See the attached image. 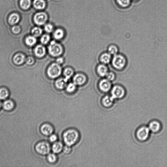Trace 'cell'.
<instances>
[{
	"mask_svg": "<svg viewBox=\"0 0 167 167\" xmlns=\"http://www.w3.org/2000/svg\"><path fill=\"white\" fill-rule=\"evenodd\" d=\"M9 95V92L8 89L5 88H0V100H6Z\"/></svg>",
	"mask_w": 167,
	"mask_h": 167,
	"instance_id": "24",
	"label": "cell"
},
{
	"mask_svg": "<svg viewBox=\"0 0 167 167\" xmlns=\"http://www.w3.org/2000/svg\"><path fill=\"white\" fill-rule=\"evenodd\" d=\"M150 131L148 127L142 126L140 128L136 133L138 139L141 141H145L149 138Z\"/></svg>",
	"mask_w": 167,
	"mask_h": 167,
	"instance_id": "7",
	"label": "cell"
},
{
	"mask_svg": "<svg viewBox=\"0 0 167 167\" xmlns=\"http://www.w3.org/2000/svg\"><path fill=\"white\" fill-rule=\"evenodd\" d=\"M87 81L86 76L82 73H76L73 78V82L77 86H82Z\"/></svg>",
	"mask_w": 167,
	"mask_h": 167,
	"instance_id": "9",
	"label": "cell"
},
{
	"mask_svg": "<svg viewBox=\"0 0 167 167\" xmlns=\"http://www.w3.org/2000/svg\"><path fill=\"white\" fill-rule=\"evenodd\" d=\"M19 20V17L17 14L14 13L10 15L9 18V22L11 25H13L17 24Z\"/></svg>",
	"mask_w": 167,
	"mask_h": 167,
	"instance_id": "25",
	"label": "cell"
},
{
	"mask_svg": "<svg viewBox=\"0 0 167 167\" xmlns=\"http://www.w3.org/2000/svg\"><path fill=\"white\" fill-rule=\"evenodd\" d=\"M115 99L111 96L106 95L103 98L102 103L103 105L106 107H111L113 104Z\"/></svg>",
	"mask_w": 167,
	"mask_h": 167,
	"instance_id": "17",
	"label": "cell"
},
{
	"mask_svg": "<svg viewBox=\"0 0 167 167\" xmlns=\"http://www.w3.org/2000/svg\"><path fill=\"white\" fill-rule=\"evenodd\" d=\"M76 85L73 82L70 83L66 86V90L69 93H72L76 91Z\"/></svg>",
	"mask_w": 167,
	"mask_h": 167,
	"instance_id": "29",
	"label": "cell"
},
{
	"mask_svg": "<svg viewBox=\"0 0 167 167\" xmlns=\"http://www.w3.org/2000/svg\"><path fill=\"white\" fill-rule=\"evenodd\" d=\"M48 16L44 12H40L37 13L35 15L34 19L36 24L39 26L44 25L48 20Z\"/></svg>",
	"mask_w": 167,
	"mask_h": 167,
	"instance_id": "10",
	"label": "cell"
},
{
	"mask_svg": "<svg viewBox=\"0 0 167 167\" xmlns=\"http://www.w3.org/2000/svg\"><path fill=\"white\" fill-rule=\"evenodd\" d=\"M37 41L36 37L33 36H29L27 37L25 39L26 44L30 46H33L36 44Z\"/></svg>",
	"mask_w": 167,
	"mask_h": 167,
	"instance_id": "26",
	"label": "cell"
},
{
	"mask_svg": "<svg viewBox=\"0 0 167 167\" xmlns=\"http://www.w3.org/2000/svg\"><path fill=\"white\" fill-rule=\"evenodd\" d=\"M63 146L61 142H57L54 143L52 147L53 152L55 153H59L63 150Z\"/></svg>",
	"mask_w": 167,
	"mask_h": 167,
	"instance_id": "22",
	"label": "cell"
},
{
	"mask_svg": "<svg viewBox=\"0 0 167 167\" xmlns=\"http://www.w3.org/2000/svg\"><path fill=\"white\" fill-rule=\"evenodd\" d=\"M12 30L14 33L18 34L20 32L21 29L20 27L18 26H15L13 27Z\"/></svg>",
	"mask_w": 167,
	"mask_h": 167,
	"instance_id": "36",
	"label": "cell"
},
{
	"mask_svg": "<svg viewBox=\"0 0 167 167\" xmlns=\"http://www.w3.org/2000/svg\"><path fill=\"white\" fill-rule=\"evenodd\" d=\"M79 133L76 130L69 129L64 133L63 140L66 145L71 146L75 144L79 141Z\"/></svg>",
	"mask_w": 167,
	"mask_h": 167,
	"instance_id": "1",
	"label": "cell"
},
{
	"mask_svg": "<svg viewBox=\"0 0 167 167\" xmlns=\"http://www.w3.org/2000/svg\"><path fill=\"white\" fill-rule=\"evenodd\" d=\"M44 30L46 32L48 33H51L54 30L53 26L50 24H46L45 26Z\"/></svg>",
	"mask_w": 167,
	"mask_h": 167,
	"instance_id": "35",
	"label": "cell"
},
{
	"mask_svg": "<svg viewBox=\"0 0 167 167\" xmlns=\"http://www.w3.org/2000/svg\"><path fill=\"white\" fill-rule=\"evenodd\" d=\"M111 91V96L115 100L122 98L126 94L125 88L121 85H116L112 87Z\"/></svg>",
	"mask_w": 167,
	"mask_h": 167,
	"instance_id": "5",
	"label": "cell"
},
{
	"mask_svg": "<svg viewBox=\"0 0 167 167\" xmlns=\"http://www.w3.org/2000/svg\"><path fill=\"white\" fill-rule=\"evenodd\" d=\"M113 67L117 70H122L126 66L127 61L126 57L119 53L113 56L111 63Z\"/></svg>",
	"mask_w": 167,
	"mask_h": 167,
	"instance_id": "2",
	"label": "cell"
},
{
	"mask_svg": "<svg viewBox=\"0 0 167 167\" xmlns=\"http://www.w3.org/2000/svg\"><path fill=\"white\" fill-rule=\"evenodd\" d=\"M148 127L150 131L156 133L160 130L161 125L158 122L153 121L150 123Z\"/></svg>",
	"mask_w": 167,
	"mask_h": 167,
	"instance_id": "18",
	"label": "cell"
},
{
	"mask_svg": "<svg viewBox=\"0 0 167 167\" xmlns=\"http://www.w3.org/2000/svg\"><path fill=\"white\" fill-rule=\"evenodd\" d=\"M98 86L101 91L107 93L111 90L112 87V82L106 78L100 81Z\"/></svg>",
	"mask_w": 167,
	"mask_h": 167,
	"instance_id": "8",
	"label": "cell"
},
{
	"mask_svg": "<svg viewBox=\"0 0 167 167\" xmlns=\"http://www.w3.org/2000/svg\"><path fill=\"white\" fill-rule=\"evenodd\" d=\"M33 5L35 8L38 10L43 9L46 6L44 0H34Z\"/></svg>",
	"mask_w": 167,
	"mask_h": 167,
	"instance_id": "23",
	"label": "cell"
},
{
	"mask_svg": "<svg viewBox=\"0 0 167 167\" xmlns=\"http://www.w3.org/2000/svg\"><path fill=\"white\" fill-rule=\"evenodd\" d=\"M42 133L45 135H50L54 131L53 126L49 124L46 123L42 125L41 127Z\"/></svg>",
	"mask_w": 167,
	"mask_h": 167,
	"instance_id": "14",
	"label": "cell"
},
{
	"mask_svg": "<svg viewBox=\"0 0 167 167\" xmlns=\"http://www.w3.org/2000/svg\"><path fill=\"white\" fill-rule=\"evenodd\" d=\"M68 82V80L64 77L57 79L55 82V86L58 90H63L67 86Z\"/></svg>",
	"mask_w": 167,
	"mask_h": 167,
	"instance_id": "13",
	"label": "cell"
},
{
	"mask_svg": "<svg viewBox=\"0 0 167 167\" xmlns=\"http://www.w3.org/2000/svg\"><path fill=\"white\" fill-rule=\"evenodd\" d=\"M25 59V57L24 54L18 53L14 56L13 58V61L15 64L20 65L24 63Z\"/></svg>",
	"mask_w": 167,
	"mask_h": 167,
	"instance_id": "19",
	"label": "cell"
},
{
	"mask_svg": "<svg viewBox=\"0 0 167 167\" xmlns=\"http://www.w3.org/2000/svg\"><path fill=\"white\" fill-rule=\"evenodd\" d=\"M35 60L32 57H29L27 58L26 63L27 64L31 65L33 64L34 63Z\"/></svg>",
	"mask_w": 167,
	"mask_h": 167,
	"instance_id": "38",
	"label": "cell"
},
{
	"mask_svg": "<svg viewBox=\"0 0 167 167\" xmlns=\"http://www.w3.org/2000/svg\"><path fill=\"white\" fill-rule=\"evenodd\" d=\"M119 6L123 8H126L130 5L131 0H116Z\"/></svg>",
	"mask_w": 167,
	"mask_h": 167,
	"instance_id": "28",
	"label": "cell"
},
{
	"mask_svg": "<svg viewBox=\"0 0 167 167\" xmlns=\"http://www.w3.org/2000/svg\"><path fill=\"white\" fill-rule=\"evenodd\" d=\"M112 56L108 52L104 53L101 55L100 60L101 63L107 65L111 63L112 58Z\"/></svg>",
	"mask_w": 167,
	"mask_h": 167,
	"instance_id": "15",
	"label": "cell"
},
{
	"mask_svg": "<svg viewBox=\"0 0 167 167\" xmlns=\"http://www.w3.org/2000/svg\"><path fill=\"white\" fill-rule=\"evenodd\" d=\"M119 50L117 46L114 45H111L108 46V52L112 56H114L118 54Z\"/></svg>",
	"mask_w": 167,
	"mask_h": 167,
	"instance_id": "27",
	"label": "cell"
},
{
	"mask_svg": "<svg viewBox=\"0 0 167 167\" xmlns=\"http://www.w3.org/2000/svg\"><path fill=\"white\" fill-rule=\"evenodd\" d=\"M35 55L39 58L45 57L46 53L45 48L43 45H39L36 46L34 50Z\"/></svg>",
	"mask_w": 167,
	"mask_h": 167,
	"instance_id": "11",
	"label": "cell"
},
{
	"mask_svg": "<svg viewBox=\"0 0 167 167\" xmlns=\"http://www.w3.org/2000/svg\"><path fill=\"white\" fill-rule=\"evenodd\" d=\"M53 36L56 40H59L63 38L64 32L63 29H58L54 32Z\"/></svg>",
	"mask_w": 167,
	"mask_h": 167,
	"instance_id": "21",
	"label": "cell"
},
{
	"mask_svg": "<svg viewBox=\"0 0 167 167\" xmlns=\"http://www.w3.org/2000/svg\"><path fill=\"white\" fill-rule=\"evenodd\" d=\"M20 5L23 9H28L31 5L30 0H20Z\"/></svg>",
	"mask_w": 167,
	"mask_h": 167,
	"instance_id": "32",
	"label": "cell"
},
{
	"mask_svg": "<svg viewBox=\"0 0 167 167\" xmlns=\"http://www.w3.org/2000/svg\"><path fill=\"white\" fill-rule=\"evenodd\" d=\"M57 137L55 134H52L50 135L49 140L51 142H55L57 141Z\"/></svg>",
	"mask_w": 167,
	"mask_h": 167,
	"instance_id": "37",
	"label": "cell"
},
{
	"mask_svg": "<svg viewBox=\"0 0 167 167\" xmlns=\"http://www.w3.org/2000/svg\"><path fill=\"white\" fill-rule=\"evenodd\" d=\"M64 60L63 57L60 56L57 57L56 60V63L60 65H61L64 63Z\"/></svg>",
	"mask_w": 167,
	"mask_h": 167,
	"instance_id": "39",
	"label": "cell"
},
{
	"mask_svg": "<svg viewBox=\"0 0 167 167\" xmlns=\"http://www.w3.org/2000/svg\"><path fill=\"white\" fill-rule=\"evenodd\" d=\"M33 36L35 37H39L41 36L42 33V29L39 27H36L32 31Z\"/></svg>",
	"mask_w": 167,
	"mask_h": 167,
	"instance_id": "31",
	"label": "cell"
},
{
	"mask_svg": "<svg viewBox=\"0 0 167 167\" xmlns=\"http://www.w3.org/2000/svg\"><path fill=\"white\" fill-rule=\"evenodd\" d=\"M105 77L108 80L112 82V81H114L116 79V75L113 72L109 71L107 73Z\"/></svg>",
	"mask_w": 167,
	"mask_h": 167,
	"instance_id": "33",
	"label": "cell"
},
{
	"mask_svg": "<svg viewBox=\"0 0 167 167\" xmlns=\"http://www.w3.org/2000/svg\"><path fill=\"white\" fill-rule=\"evenodd\" d=\"M48 160L50 163L55 162L57 160V157L56 155L54 153H50L48 156Z\"/></svg>",
	"mask_w": 167,
	"mask_h": 167,
	"instance_id": "34",
	"label": "cell"
},
{
	"mask_svg": "<svg viewBox=\"0 0 167 167\" xmlns=\"http://www.w3.org/2000/svg\"><path fill=\"white\" fill-rule=\"evenodd\" d=\"M74 73V71L73 69L70 67L66 68L63 71L64 77L68 81L73 76Z\"/></svg>",
	"mask_w": 167,
	"mask_h": 167,
	"instance_id": "20",
	"label": "cell"
},
{
	"mask_svg": "<svg viewBox=\"0 0 167 167\" xmlns=\"http://www.w3.org/2000/svg\"><path fill=\"white\" fill-rule=\"evenodd\" d=\"M2 103L1 101H0V110H1V109L2 108Z\"/></svg>",
	"mask_w": 167,
	"mask_h": 167,
	"instance_id": "41",
	"label": "cell"
},
{
	"mask_svg": "<svg viewBox=\"0 0 167 167\" xmlns=\"http://www.w3.org/2000/svg\"><path fill=\"white\" fill-rule=\"evenodd\" d=\"M51 38L48 34H46L42 35L40 39V42L41 44L43 45L48 44L50 42Z\"/></svg>",
	"mask_w": 167,
	"mask_h": 167,
	"instance_id": "30",
	"label": "cell"
},
{
	"mask_svg": "<svg viewBox=\"0 0 167 167\" xmlns=\"http://www.w3.org/2000/svg\"><path fill=\"white\" fill-rule=\"evenodd\" d=\"M35 149L39 154L45 155L49 153L51 147L48 142L42 141L37 143Z\"/></svg>",
	"mask_w": 167,
	"mask_h": 167,
	"instance_id": "6",
	"label": "cell"
},
{
	"mask_svg": "<svg viewBox=\"0 0 167 167\" xmlns=\"http://www.w3.org/2000/svg\"><path fill=\"white\" fill-rule=\"evenodd\" d=\"M2 107L6 111H10L14 109L15 107V104L12 100H7L2 104Z\"/></svg>",
	"mask_w": 167,
	"mask_h": 167,
	"instance_id": "16",
	"label": "cell"
},
{
	"mask_svg": "<svg viewBox=\"0 0 167 167\" xmlns=\"http://www.w3.org/2000/svg\"><path fill=\"white\" fill-rule=\"evenodd\" d=\"M50 55L53 57H58L63 54L64 49L63 46L55 41L50 42L48 48Z\"/></svg>",
	"mask_w": 167,
	"mask_h": 167,
	"instance_id": "3",
	"label": "cell"
},
{
	"mask_svg": "<svg viewBox=\"0 0 167 167\" xmlns=\"http://www.w3.org/2000/svg\"><path fill=\"white\" fill-rule=\"evenodd\" d=\"M97 73L101 77H106L109 71L107 65L101 63L98 65L96 68Z\"/></svg>",
	"mask_w": 167,
	"mask_h": 167,
	"instance_id": "12",
	"label": "cell"
},
{
	"mask_svg": "<svg viewBox=\"0 0 167 167\" xmlns=\"http://www.w3.org/2000/svg\"><path fill=\"white\" fill-rule=\"evenodd\" d=\"M64 152L66 154H68L71 152V146L67 145L63 147Z\"/></svg>",
	"mask_w": 167,
	"mask_h": 167,
	"instance_id": "40",
	"label": "cell"
},
{
	"mask_svg": "<svg viewBox=\"0 0 167 167\" xmlns=\"http://www.w3.org/2000/svg\"><path fill=\"white\" fill-rule=\"evenodd\" d=\"M62 72L60 65L54 63L50 65L47 69L46 73L48 76L51 79H55L59 77Z\"/></svg>",
	"mask_w": 167,
	"mask_h": 167,
	"instance_id": "4",
	"label": "cell"
}]
</instances>
